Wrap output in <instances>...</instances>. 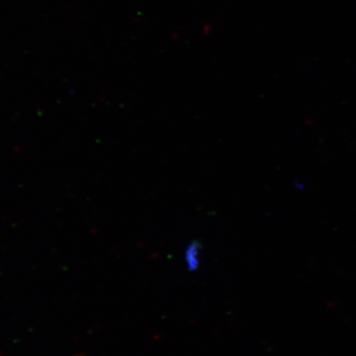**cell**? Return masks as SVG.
Returning <instances> with one entry per match:
<instances>
[{"label": "cell", "mask_w": 356, "mask_h": 356, "mask_svg": "<svg viewBox=\"0 0 356 356\" xmlns=\"http://www.w3.org/2000/svg\"><path fill=\"white\" fill-rule=\"evenodd\" d=\"M197 248L196 247L189 248L188 252L186 254V261L188 264L189 268L194 269L198 266L197 259Z\"/></svg>", "instance_id": "obj_1"}]
</instances>
